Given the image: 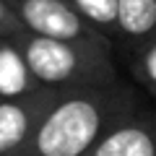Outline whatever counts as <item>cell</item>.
<instances>
[{
	"label": "cell",
	"instance_id": "cell-2",
	"mask_svg": "<svg viewBox=\"0 0 156 156\" xmlns=\"http://www.w3.org/2000/svg\"><path fill=\"white\" fill-rule=\"evenodd\" d=\"M13 42L21 50L31 78L42 89L70 91L120 78L109 44L60 42V39L37 37L29 31L13 37Z\"/></svg>",
	"mask_w": 156,
	"mask_h": 156
},
{
	"label": "cell",
	"instance_id": "cell-1",
	"mask_svg": "<svg viewBox=\"0 0 156 156\" xmlns=\"http://www.w3.org/2000/svg\"><path fill=\"white\" fill-rule=\"evenodd\" d=\"M138 109V96L122 78L62 91L16 156H86Z\"/></svg>",
	"mask_w": 156,
	"mask_h": 156
},
{
	"label": "cell",
	"instance_id": "cell-7",
	"mask_svg": "<svg viewBox=\"0 0 156 156\" xmlns=\"http://www.w3.org/2000/svg\"><path fill=\"white\" fill-rule=\"evenodd\" d=\"M42 89L31 78L21 50L13 39H0V99H18Z\"/></svg>",
	"mask_w": 156,
	"mask_h": 156
},
{
	"label": "cell",
	"instance_id": "cell-5",
	"mask_svg": "<svg viewBox=\"0 0 156 156\" xmlns=\"http://www.w3.org/2000/svg\"><path fill=\"white\" fill-rule=\"evenodd\" d=\"M86 156H156V112L140 107L109 130Z\"/></svg>",
	"mask_w": 156,
	"mask_h": 156
},
{
	"label": "cell",
	"instance_id": "cell-9",
	"mask_svg": "<svg viewBox=\"0 0 156 156\" xmlns=\"http://www.w3.org/2000/svg\"><path fill=\"white\" fill-rule=\"evenodd\" d=\"M128 68L135 81L148 94L156 96V39H151L146 44L135 47L133 52H128Z\"/></svg>",
	"mask_w": 156,
	"mask_h": 156
},
{
	"label": "cell",
	"instance_id": "cell-6",
	"mask_svg": "<svg viewBox=\"0 0 156 156\" xmlns=\"http://www.w3.org/2000/svg\"><path fill=\"white\" fill-rule=\"evenodd\" d=\"M115 39L125 55L156 39V0H117Z\"/></svg>",
	"mask_w": 156,
	"mask_h": 156
},
{
	"label": "cell",
	"instance_id": "cell-4",
	"mask_svg": "<svg viewBox=\"0 0 156 156\" xmlns=\"http://www.w3.org/2000/svg\"><path fill=\"white\" fill-rule=\"evenodd\" d=\"M62 91L37 89L18 99H0V156H16L29 143L39 120Z\"/></svg>",
	"mask_w": 156,
	"mask_h": 156
},
{
	"label": "cell",
	"instance_id": "cell-3",
	"mask_svg": "<svg viewBox=\"0 0 156 156\" xmlns=\"http://www.w3.org/2000/svg\"><path fill=\"white\" fill-rule=\"evenodd\" d=\"M13 13L23 31L60 42H83V44H109L68 0H11Z\"/></svg>",
	"mask_w": 156,
	"mask_h": 156
},
{
	"label": "cell",
	"instance_id": "cell-8",
	"mask_svg": "<svg viewBox=\"0 0 156 156\" xmlns=\"http://www.w3.org/2000/svg\"><path fill=\"white\" fill-rule=\"evenodd\" d=\"M91 26L107 39H115L117 29V0H68Z\"/></svg>",
	"mask_w": 156,
	"mask_h": 156
},
{
	"label": "cell",
	"instance_id": "cell-10",
	"mask_svg": "<svg viewBox=\"0 0 156 156\" xmlns=\"http://www.w3.org/2000/svg\"><path fill=\"white\" fill-rule=\"evenodd\" d=\"M23 29H21V23H18L16 13H13L11 0H0V39H13Z\"/></svg>",
	"mask_w": 156,
	"mask_h": 156
}]
</instances>
